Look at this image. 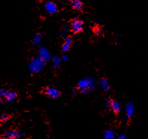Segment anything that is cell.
Returning <instances> with one entry per match:
<instances>
[{
  "mask_svg": "<svg viewBox=\"0 0 148 139\" xmlns=\"http://www.w3.org/2000/svg\"><path fill=\"white\" fill-rule=\"evenodd\" d=\"M96 87V81L91 76H86L81 79L77 83L78 88L83 94H87Z\"/></svg>",
  "mask_w": 148,
  "mask_h": 139,
  "instance_id": "1",
  "label": "cell"
},
{
  "mask_svg": "<svg viewBox=\"0 0 148 139\" xmlns=\"http://www.w3.org/2000/svg\"><path fill=\"white\" fill-rule=\"evenodd\" d=\"M45 67V62H44L42 60L40 59L39 58L36 57L33 58L29 62V71L33 74H36V73H38L43 71Z\"/></svg>",
  "mask_w": 148,
  "mask_h": 139,
  "instance_id": "2",
  "label": "cell"
},
{
  "mask_svg": "<svg viewBox=\"0 0 148 139\" xmlns=\"http://www.w3.org/2000/svg\"><path fill=\"white\" fill-rule=\"evenodd\" d=\"M23 132L21 130H12L5 131L2 136L5 139H17L23 136Z\"/></svg>",
  "mask_w": 148,
  "mask_h": 139,
  "instance_id": "3",
  "label": "cell"
},
{
  "mask_svg": "<svg viewBox=\"0 0 148 139\" xmlns=\"http://www.w3.org/2000/svg\"><path fill=\"white\" fill-rule=\"evenodd\" d=\"M38 58H39L44 62H47L51 58L50 51L45 46H40L38 51Z\"/></svg>",
  "mask_w": 148,
  "mask_h": 139,
  "instance_id": "4",
  "label": "cell"
},
{
  "mask_svg": "<svg viewBox=\"0 0 148 139\" xmlns=\"http://www.w3.org/2000/svg\"><path fill=\"white\" fill-rule=\"evenodd\" d=\"M71 28L74 33H80L84 30V22L79 19H74L71 22Z\"/></svg>",
  "mask_w": 148,
  "mask_h": 139,
  "instance_id": "5",
  "label": "cell"
},
{
  "mask_svg": "<svg viewBox=\"0 0 148 139\" xmlns=\"http://www.w3.org/2000/svg\"><path fill=\"white\" fill-rule=\"evenodd\" d=\"M44 7H45V11L48 13L49 14H54L57 13L59 11L58 6L56 5L55 2H52V1L45 2Z\"/></svg>",
  "mask_w": 148,
  "mask_h": 139,
  "instance_id": "6",
  "label": "cell"
},
{
  "mask_svg": "<svg viewBox=\"0 0 148 139\" xmlns=\"http://www.w3.org/2000/svg\"><path fill=\"white\" fill-rule=\"evenodd\" d=\"M45 94L51 99H56L60 96V90L54 87H49L45 89Z\"/></svg>",
  "mask_w": 148,
  "mask_h": 139,
  "instance_id": "7",
  "label": "cell"
},
{
  "mask_svg": "<svg viewBox=\"0 0 148 139\" xmlns=\"http://www.w3.org/2000/svg\"><path fill=\"white\" fill-rule=\"evenodd\" d=\"M125 110H126V115L127 118H131L133 116L134 112H135V106H134V104L132 102H128L126 104Z\"/></svg>",
  "mask_w": 148,
  "mask_h": 139,
  "instance_id": "8",
  "label": "cell"
},
{
  "mask_svg": "<svg viewBox=\"0 0 148 139\" xmlns=\"http://www.w3.org/2000/svg\"><path fill=\"white\" fill-rule=\"evenodd\" d=\"M71 43H72V37L71 36H68L66 37L65 41H64L63 44L62 46V50L64 52H68L69 50L70 49L71 46Z\"/></svg>",
  "mask_w": 148,
  "mask_h": 139,
  "instance_id": "9",
  "label": "cell"
},
{
  "mask_svg": "<svg viewBox=\"0 0 148 139\" xmlns=\"http://www.w3.org/2000/svg\"><path fill=\"white\" fill-rule=\"evenodd\" d=\"M17 97V93L16 91H8L7 94H6L5 100L7 101L8 102H14L15 100Z\"/></svg>",
  "mask_w": 148,
  "mask_h": 139,
  "instance_id": "10",
  "label": "cell"
},
{
  "mask_svg": "<svg viewBox=\"0 0 148 139\" xmlns=\"http://www.w3.org/2000/svg\"><path fill=\"white\" fill-rule=\"evenodd\" d=\"M110 108L112 109V111L114 113H119L121 109V106H120V102H118L116 100H111V106H110Z\"/></svg>",
  "mask_w": 148,
  "mask_h": 139,
  "instance_id": "11",
  "label": "cell"
},
{
  "mask_svg": "<svg viewBox=\"0 0 148 139\" xmlns=\"http://www.w3.org/2000/svg\"><path fill=\"white\" fill-rule=\"evenodd\" d=\"M115 137H116V133L114 130H108L104 132V139H114Z\"/></svg>",
  "mask_w": 148,
  "mask_h": 139,
  "instance_id": "12",
  "label": "cell"
},
{
  "mask_svg": "<svg viewBox=\"0 0 148 139\" xmlns=\"http://www.w3.org/2000/svg\"><path fill=\"white\" fill-rule=\"evenodd\" d=\"M71 5L75 10L80 11V10L82 9L83 3L79 0H72V1H71Z\"/></svg>",
  "mask_w": 148,
  "mask_h": 139,
  "instance_id": "13",
  "label": "cell"
},
{
  "mask_svg": "<svg viewBox=\"0 0 148 139\" xmlns=\"http://www.w3.org/2000/svg\"><path fill=\"white\" fill-rule=\"evenodd\" d=\"M100 85H101V88L105 91H108L110 89V83H109L107 79H101V80H100Z\"/></svg>",
  "mask_w": 148,
  "mask_h": 139,
  "instance_id": "14",
  "label": "cell"
},
{
  "mask_svg": "<svg viewBox=\"0 0 148 139\" xmlns=\"http://www.w3.org/2000/svg\"><path fill=\"white\" fill-rule=\"evenodd\" d=\"M52 61L53 68L56 70L60 67V64L62 63V59H61V58L58 57V56H53L52 58Z\"/></svg>",
  "mask_w": 148,
  "mask_h": 139,
  "instance_id": "15",
  "label": "cell"
},
{
  "mask_svg": "<svg viewBox=\"0 0 148 139\" xmlns=\"http://www.w3.org/2000/svg\"><path fill=\"white\" fill-rule=\"evenodd\" d=\"M42 40V35H41V34L38 33L36 34V35L33 37V39H32V43L34 45H38L39 44L40 42Z\"/></svg>",
  "mask_w": 148,
  "mask_h": 139,
  "instance_id": "16",
  "label": "cell"
},
{
  "mask_svg": "<svg viewBox=\"0 0 148 139\" xmlns=\"http://www.w3.org/2000/svg\"><path fill=\"white\" fill-rule=\"evenodd\" d=\"M10 118V115L8 113H4L2 114L1 116H0V122L4 123L6 122V121Z\"/></svg>",
  "mask_w": 148,
  "mask_h": 139,
  "instance_id": "17",
  "label": "cell"
},
{
  "mask_svg": "<svg viewBox=\"0 0 148 139\" xmlns=\"http://www.w3.org/2000/svg\"><path fill=\"white\" fill-rule=\"evenodd\" d=\"M8 91L5 88H0V99L2 98H5L7 94Z\"/></svg>",
  "mask_w": 148,
  "mask_h": 139,
  "instance_id": "18",
  "label": "cell"
},
{
  "mask_svg": "<svg viewBox=\"0 0 148 139\" xmlns=\"http://www.w3.org/2000/svg\"><path fill=\"white\" fill-rule=\"evenodd\" d=\"M69 31V28H68L67 26H62V28L60 29V35H65L66 33Z\"/></svg>",
  "mask_w": 148,
  "mask_h": 139,
  "instance_id": "19",
  "label": "cell"
},
{
  "mask_svg": "<svg viewBox=\"0 0 148 139\" xmlns=\"http://www.w3.org/2000/svg\"><path fill=\"white\" fill-rule=\"evenodd\" d=\"M61 59H62V61H63L64 62H66V61H68L69 60V56H68L66 54H64V55H62Z\"/></svg>",
  "mask_w": 148,
  "mask_h": 139,
  "instance_id": "20",
  "label": "cell"
},
{
  "mask_svg": "<svg viewBox=\"0 0 148 139\" xmlns=\"http://www.w3.org/2000/svg\"><path fill=\"white\" fill-rule=\"evenodd\" d=\"M127 138V136L125 133H122L119 135L118 137H117V139H126Z\"/></svg>",
  "mask_w": 148,
  "mask_h": 139,
  "instance_id": "21",
  "label": "cell"
},
{
  "mask_svg": "<svg viewBox=\"0 0 148 139\" xmlns=\"http://www.w3.org/2000/svg\"><path fill=\"white\" fill-rule=\"evenodd\" d=\"M110 106H111V100H107L105 102V107L110 108Z\"/></svg>",
  "mask_w": 148,
  "mask_h": 139,
  "instance_id": "22",
  "label": "cell"
},
{
  "mask_svg": "<svg viewBox=\"0 0 148 139\" xmlns=\"http://www.w3.org/2000/svg\"><path fill=\"white\" fill-rule=\"evenodd\" d=\"M71 92H72V94H77V89H76V88H74V89H72V91H71Z\"/></svg>",
  "mask_w": 148,
  "mask_h": 139,
  "instance_id": "23",
  "label": "cell"
},
{
  "mask_svg": "<svg viewBox=\"0 0 148 139\" xmlns=\"http://www.w3.org/2000/svg\"><path fill=\"white\" fill-rule=\"evenodd\" d=\"M3 103H4L3 101H2V100H1V99H0V106H2V105H3Z\"/></svg>",
  "mask_w": 148,
  "mask_h": 139,
  "instance_id": "24",
  "label": "cell"
}]
</instances>
